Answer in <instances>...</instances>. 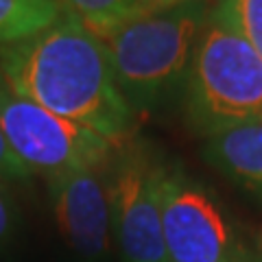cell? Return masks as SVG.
I'll return each mask as SVG.
<instances>
[{
    "mask_svg": "<svg viewBox=\"0 0 262 262\" xmlns=\"http://www.w3.org/2000/svg\"><path fill=\"white\" fill-rule=\"evenodd\" d=\"M53 214L63 238L85 258H98L107 249L112 208L107 182L96 166L63 170L48 177Z\"/></svg>",
    "mask_w": 262,
    "mask_h": 262,
    "instance_id": "52a82bcc",
    "label": "cell"
},
{
    "mask_svg": "<svg viewBox=\"0 0 262 262\" xmlns=\"http://www.w3.org/2000/svg\"><path fill=\"white\" fill-rule=\"evenodd\" d=\"M208 13L203 0H186L138 13L101 35L116 85L131 112L151 107L186 83Z\"/></svg>",
    "mask_w": 262,
    "mask_h": 262,
    "instance_id": "7a4b0ae2",
    "label": "cell"
},
{
    "mask_svg": "<svg viewBox=\"0 0 262 262\" xmlns=\"http://www.w3.org/2000/svg\"><path fill=\"white\" fill-rule=\"evenodd\" d=\"M162 168L153 151L138 140L114 151L107 192L112 227L125 262H168L160 208Z\"/></svg>",
    "mask_w": 262,
    "mask_h": 262,
    "instance_id": "8992f818",
    "label": "cell"
},
{
    "mask_svg": "<svg viewBox=\"0 0 262 262\" xmlns=\"http://www.w3.org/2000/svg\"><path fill=\"white\" fill-rule=\"evenodd\" d=\"M0 75L15 92L118 149L134 112L114 79L107 51L70 9L22 42L0 46Z\"/></svg>",
    "mask_w": 262,
    "mask_h": 262,
    "instance_id": "6da1fadb",
    "label": "cell"
},
{
    "mask_svg": "<svg viewBox=\"0 0 262 262\" xmlns=\"http://www.w3.org/2000/svg\"><path fill=\"white\" fill-rule=\"evenodd\" d=\"M0 131L7 144L33 173L53 177L63 170L107 164L116 151L105 138L55 116L29 101L0 75Z\"/></svg>",
    "mask_w": 262,
    "mask_h": 262,
    "instance_id": "277c9868",
    "label": "cell"
},
{
    "mask_svg": "<svg viewBox=\"0 0 262 262\" xmlns=\"http://www.w3.org/2000/svg\"><path fill=\"white\" fill-rule=\"evenodd\" d=\"M15 227V208L13 199L9 194V188L5 186V182L0 179V243L7 241L11 236Z\"/></svg>",
    "mask_w": 262,
    "mask_h": 262,
    "instance_id": "4fadbf2b",
    "label": "cell"
},
{
    "mask_svg": "<svg viewBox=\"0 0 262 262\" xmlns=\"http://www.w3.org/2000/svg\"><path fill=\"white\" fill-rule=\"evenodd\" d=\"M214 7L262 57V0H216Z\"/></svg>",
    "mask_w": 262,
    "mask_h": 262,
    "instance_id": "8fae6325",
    "label": "cell"
},
{
    "mask_svg": "<svg viewBox=\"0 0 262 262\" xmlns=\"http://www.w3.org/2000/svg\"><path fill=\"white\" fill-rule=\"evenodd\" d=\"M184 103L190 127L208 138L262 122V57L214 5L194 48Z\"/></svg>",
    "mask_w": 262,
    "mask_h": 262,
    "instance_id": "3957f363",
    "label": "cell"
},
{
    "mask_svg": "<svg viewBox=\"0 0 262 262\" xmlns=\"http://www.w3.org/2000/svg\"><path fill=\"white\" fill-rule=\"evenodd\" d=\"M29 177L31 170L13 155L3 131H0V179L3 182H20V179H29Z\"/></svg>",
    "mask_w": 262,
    "mask_h": 262,
    "instance_id": "7c38bea8",
    "label": "cell"
},
{
    "mask_svg": "<svg viewBox=\"0 0 262 262\" xmlns=\"http://www.w3.org/2000/svg\"><path fill=\"white\" fill-rule=\"evenodd\" d=\"M138 13H149V11H158V9H166L168 0H134Z\"/></svg>",
    "mask_w": 262,
    "mask_h": 262,
    "instance_id": "5bb4252c",
    "label": "cell"
},
{
    "mask_svg": "<svg viewBox=\"0 0 262 262\" xmlns=\"http://www.w3.org/2000/svg\"><path fill=\"white\" fill-rule=\"evenodd\" d=\"M203 158L234 184L262 194V122L210 136L203 146Z\"/></svg>",
    "mask_w": 262,
    "mask_h": 262,
    "instance_id": "ba28073f",
    "label": "cell"
},
{
    "mask_svg": "<svg viewBox=\"0 0 262 262\" xmlns=\"http://www.w3.org/2000/svg\"><path fill=\"white\" fill-rule=\"evenodd\" d=\"M177 3H186V0H168V7H173V5H177Z\"/></svg>",
    "mask_w": 262,
    "mask_h": 262,
    "instance_id": "9a60e30c",
    "label": "cell"
},
{
    "mask_svg": "<svg viewBox=\"0 0 262 262\" xmlns=\"http://www.w3.org/2000/svg\"><path fill=\"white\" fill-rule=\"evenodd\" d=\"M168 262H170V260H168Z\"/></svg>",
    "mask_w": 262,
    "mask_h": 262,
    "instance_id": "2e32d148",
    "label": "cell"
},
{
    "mask_svg": "<svg viewBox=\"0 0 262 262\" xmlns=\"http://www.w3.org/2000/svg\"><path fill=\"white\" fill-rule=\"evenodd\" d=\"M63 3L98 37L138 15L134 0H63Z\"/></svg>",
    "mask_w": 262,
    "mask_h": 262,
    "instance_id": "30bf717a",
    "label": "cell"
},
{
    "mask_svg": "<svg viewBox=\"0 0 262 262\" xmlns=\"http://www.w3.org/2000/svg\"><path fill=\"white\" fill-rule=\"evenodd\" d=\"M160 208L170 262H249L219 196L184 168H162Z\"/></svg>",
    "mask_w": 262,
    "mask_h": 262,
    "instance_id": "5b68a950",
    "label": "cell"
},
{
    "mask_svg": "<svg viewBox=\"0 0 262 262\" xmlns=\"http://www.w3.org/2000/svg\"><path fill=\"white\" fill-rule=\"evenodd\" d=\"M66 9L63 0H0V46L44 31Z\"/></svg>",
    "mask_w": 262,
    "mask_h": 262,
    "instance_id": "9c48e42d",
    "label": "cell"
}]
</instances>
